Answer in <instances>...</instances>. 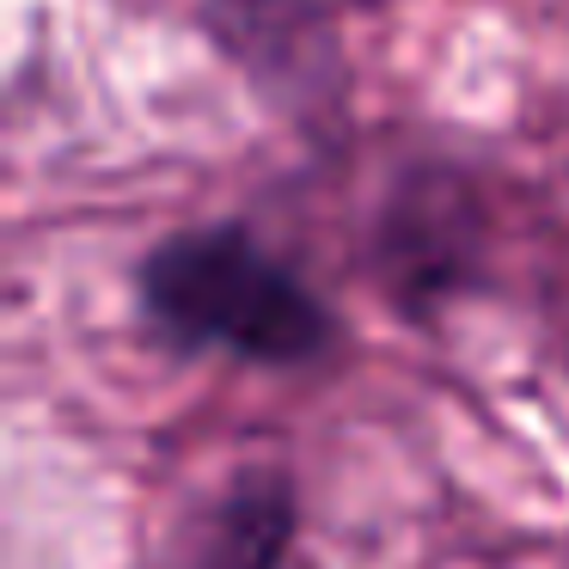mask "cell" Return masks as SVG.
<instances>
[{"label":"cell","mask_w":569,"mask_h":569,"mask_svg":"<svg viewBox=\"0 0 569 569\" xmlns=\"http://www.w3.org/2000/svg\"><path fill=\"white\" fill-rule=\"evenodd\" d=\"M295 539V490L276 471H239L202 532V569H276Z\"/></svg>","instance_id":"7a4b0ae2"},{"label":"cell","mask_w":569,"mask_h":569,"mask_svg":"<svg viewBox=\"0 0 569 569\" xmlns=\"http://www.w3.org/2000/svg\"><path fill=\"white\" fill-rule=\"evenodd\" d=\"M141 307L178 349H227L246 361H312L337 325L295 263L246 227H190L141 263Z\"/></svg>","instance_id":"6da1fadb"}]
</instances>
